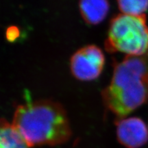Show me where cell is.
<instances>
[{"label": "cell", "instance_id": "obj_5", "mask_svg": "<svg viewBox=\"0 0 148 148\" xmlns=\"http://www.w3.org/2000/svg\"><path fill=\"white\" fill-rule=\"evenodd\" d=\"M116 137L127 148H139L148 141V127L138 117H128L116 121Z\"/></svg>", "mask_w": 148, "mask_h": 148}, {"label": "cell", "instance_id": "obj_8", "mask_svg": "<svg viewBox=\"0 0 148 148\" xmlns=\"http://www.w3.org/2000/svg\"><path fill=\"white\" fill-rule=\"evenodd\" d=\"M118 8L122 14L133 16H141L148 10V1L138 0H119Z\"/></svg>", "mask_w": 148, "mask_h": 148}, {"label": "cell", "instance_id": "obj_6", "mask_svg": "<svg viewBox=\"0 0 148 148\" xmlns=\"http://www.w3.org/2000/svg\"><path fill=\"white\" fill-rule=\"evenodd\" d=\"M78 6L83 19L90 25L101 23L110 8L109 2L106 0H83L79 1Z\"/></svg>", "mask_w": 148, "mask_h": 148}, {"label": "cell", "instance_id": "obj_2", "mask_svg": "<svg viewBox=\"0 0 148 148\" xmlns=\"http://www.w3.org/2000/svg\"><path fill=\"white\" fill-rule=\"evenodd\" d=\"M103 105L116 120L148 101V51L143 55L125 56L114 61L110 82L101 91Z\"/></svg>", "mask_w": 148, "mask_h": 148}, {"label": "cell", "instance_id": "obj_4", "mask_svg": "<svg viewBox=\"0 0 148 148\" xmlns=\"http://www.w3.org/2000/svg\"><path fill=\"white\" fill-rule=\"evenodd\" d=\"M105 56L99 47L88 45L77 50L70 59L72 75L80 81H91L100 75Z\"/></svg>", "mask_w": 148, "mask_h": 148}, {"label": "cell", "instance_id": "obj_3", "mask_svg": "<svg viewBox=\"0 0 148 148\" xmlns=\"http://www.w3.org/2000/svg\"><path fill=\"white\" fill-rule=\"evenodd\" d=\"M104 47L109 53L126 56L143 55L148 51V25L146 15L119 14L111 19Z\"/></svg>", "mask_w": 148, "mask_h": 148}, {"label": "cell", "instance_id": "obj_1", "mask_svg": "<svg viewBox=\"0 0 148 148\" xmlns=\"http://www.w3.org/2000/svg\"><path fill=\"white\" fill-rule=\"evenodd\" d=\"M12 124L30 147L60 145L71 136L66 110L60 103L51 99L18 105Z\"/></svg>", "mask_w": 148, "mask_h": 148}, {"label": "cell", "instance_id": "obj_7", "mask_svg": "<svg viewBox=\"0 0 148 148\" xmlns=\"http://www.w3.org/2000/svg\"><path fill=\"white\" fill-rule=\"evenodd\" d=\"M21 135L6 119L0 124V148H29Z\"/></svg>", "mask_w": 148, "mask_h": 148}]
</instances>
